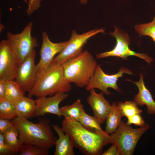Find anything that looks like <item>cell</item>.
<instances>
[{"label": "cell", "instance_id": "cell-18", "mask_svg": "<svg viewBox=\"0 0 155 155\" xmlns=\"http://www.w3.org/2000/svg\"><path fill=\"white\" fill-rule=\"evenodd\" d=\"M112 105V108L107 117L105 128V131L111 134L116 131L123 117L116 102H113Z\"/></svg>", "mask_w": 155, "mask_h": 155}, {"label": "cell", "instance_id": "cell-28", "mask_svg": "<svg viewBox=\"0 0 155 155\" xmlns=\"http://www.w3.org/2000/svg\"><path fill=\"white\" fill-rule=\"evenodd\" d=\"M15 154L5 141L3 134L0 133V155Z\"/></svg>", "mask_w": 155, "mask_h": 155}, {"label": "cell", "instance_id": "cell-7", "mask_svg": "<svg viewBox=\"0 0 155 155\" xmlns=\"http://www.w3.org/2000/svg\"><path fill=\"white\" fill-rule=\"evenodd\" d=\"M114 28L115 31L109 34L116 39L115 46L111 51L97 54L96 58L101 59L109 57H116L126 60L128 57L134 56L144 59L150 65L153 61L152 58L146 54L136 53L131 50L129 47L130 42L128 34L117 26H114Z\"/></svg>", "mask_w": 155, "mask_h": 155}, {"label": "cell", "instance_id": "cell-10", "mask_svg": "<svg viewBox=\"0 0 155 155\" xmlns=\"http://www.w3.org/2000/svg\"><path fill=\"white\" fill-rule=\"evenodd\" d=\"M19 59L12 44L7 40L0 42V79L14 80L20 65Z\"/></svg>", "mask_w": 155, "mask_h": 155}, {"label": "cell", "instance_id": "cell-20", "mask_svg": "<svg viewBox=\"0 0 155 155\" xmlns=\"http://www.w3.org/2000/svg\"><path fill=\"white\" fill-rule=\"evenodd\" d=\"M19 134L13 124L3 134L5 141L15 154L18 153L22 145L18 137Z\"/></svg>", "mask_w": 155, "mask_h": 155}, {"label": "cell", "instance_id": "cell-5", "mask_svg": "<svg viewBox=\"0 0 155 155\" xmlns=\"http://www.w3.org/2000/svg\"><path fill=\"white\" fill-rule=\"evenodd\" d=\"M150 127L146 123L142 127L133 128L121 120L116 131L110 135L109 144L117 145L120 155H133L140 139Z\"/></svg>", "mask_w": 155, "mask_h": 155}, {"label": "cell", "instance_id": "cell-6", "mask_svg": "<svg viewBox=\"0 0 155 155\" xmlns=\"http://www.w3.org/2000/svg\"><path fill=\"white\" fill-rule=\"evenodd\" d=\"M105 29H95L82 34H78L75 30L64 49L53 59L52 62L60 65L78 56L82 52L83 47L91 37L100 33H103Z\"/></svg>", "mask_w": 155, "mask_h": 155}, {"label": "cell", "instance_id": "cell-23", "mask_svg": "<svg viewBox=\"0 0 155 155\" xmlns=\"http://www.w3.org/2000/svg\"><path fill=\"white\" fill-rule=\"evenodd\" d=\"M116 103L123 116L127 118L135 114L141 115L142 113V110L139 109L134 101L117 102Z\"/></svg>", "mask_w": 155, "mask_h": 155}, {"label": "cell", "instance_id": "cell-14", "mask_svg": "<svg viewBox=\"0 0 155 155\" xmlns=\"http://www.w3.org/2000/svg\"><path fill=\"white\" fill-rule=\"evenodd\" d=\"M90 91L87 102L93 112L94 116L101 124L106 121L112 105L105 99L102 92L98 94L94 89Z\"/></svg>", "mask_w": 155, "mask_h": 155}, {"label": "cell", "instance_id": "cell-19", "mask_svg": "<svg viewBox=\"0 0 155 155\" xmlns=\"http://www.w3.org/2000/svg\"><path fill=\"white\" fill-rule=\"evenodd\" d=\"M61 116L65 118L70 119L79 122L84 111V106L80 99L77 100L71 105L65 106L60 108Z\"/></svg>", "mask_w": 155, "mask_h": 155}, {"label": "cell", "instance_id": "cell-1", "mask_svg": "<svg viewBox=\"0 0 155 155\" xmlns=\"http://www.w3.org/2000/svg\"><path fill=\"white\" fill-rule=\"evenodd\" d=\"M61 128L69 136L74 147L86 155H99L109 144L108 133H98L87 129L78 121L67 118L63 121Z\"/></svg>", "mask_w": 155, "mask_h": 155}, {"label": "cell", "instance_id": "cell-26", "mask_svg": "<svg viewBox=\"0 0 155 155\" xmlns=\"http://www.w3.org/2000/svg\"><path fill=\"white\" fill-rule=\"evenodd\" d=\"M134 28L139 34L140 36H150L155 43V15L152 22L136 25L134 26Z\"/></svg>", "mask_w": 155, "mask_h": 155}, {"label": "cell", "instance_id": "cell-24", "mask_svg": "<svg viewBox=\"0 0 155 155\" xmlns=\"http://www.w3.org/2000/svg\"><path fill=\"white\" fill-rule=\"evenodd\" d=\"M17 117L13 103L6 99L0 101V118L11 120Z\"/></svg>", "mask_w": 155, "mask_h": 155}, {"label": "cell", "instance_id": "cell-31", "mask_svg": "<svg viewBox=\"0 0 155 155\" xmlns=\"http://www.w3.org/2000/svg\"><path fill=\"white\" fill-rule=\"evenodd\" d=\"M112 145L106 151L102 152V155H120L117 145L115 144Z\"/></svg>", "mask_w": 155, "mask_h": 155}, {"label": "cell", "instance_id": "cell-4", "mask_svg": "<svg viewBox=\"0 0 155 155\" xmlns=\"http://www.w3.org/2000/svg\"><path fill=\"white\" fill-rule=\"evenodd\" d=\"M97 63L92 54L85 50L61 65L65 78L80 88L86 87L93 75Z\"/></svg>", "mask_w": 155, "mask_h": 155}, {"label": "cell", "instance_id": "cell-33", "mask_svg": "<svg viewBox=\"0 0 155 155\" xmlns=\"http://www.w3.org/2000/svg\"><path fill=\"white\" fill-rule=\"evenodd\" d=\"M80 2L82 4H86L87 2V0H80Z\"/></svg>", "mask_w": 155, "mask_h": 155}, {"label": "cell", "instance_id": "cell-8", "mask_svg": "<svg viewBox=\"0 0 155 155\" xmlns=\"http://www.w3.org/2000/svg\"><path fill=\"white\" fill-rule=\"evenodd\" d=\"M33 25V22H30L20 33L14 34L8 32L7 34V39L16 51L20 64L35 48L39 46L37 39L31 35Z\"/></svg>", "mask_w": 155, "mask_h": 155}, {"label": "cell", "instance_id": "cell-12", "mask_svg": "<svg viewBox=\"0 0 155 155\" xmlns=\"http://www.w3.org/2000/svg\"><path fill=\"white\" fill-rule=\"evenodd\" d=\"M42 42L40 51V58L36 65L37 73L46 69L52 62L55 55L60 53L67 45L68 40L53 43L49 39L47 32L42 33Z\"/></svg>", "mask_w": 155, "mask_h": 155}, {"label": "cell", "instance_id": "cell-29", "mask_svg": "<svg viewBox=\"0 0 155 155\" xmlns=\"http://www.w3.org/2000/svg\"><path fill=\"white\" fill-rule=\"evenodd\" d=\"M42 0H28V8L26 13L28 16L31 15L40 7Z\"/></svg>", "mask_w": 155, "mask_h": 155}, {"label": "cell", "instance_id": "cell-3", "mask_svg": "<svg viewBox=\"0 0 155 155\" xmlns=\"http://www.w3.org/2000/svg\"><path fill=\"white\" fill-rule=\"evenodd\" d=\"M11 121L18 130L22 144H32L49 149L55 145V137L48 119L39 118L36 123L18 117Z\"/></svg>", "mask_w": 155, "mask_h": 155}, {"label": "cell", "instance_id": "cell-16", "mask_svg": "<svg viewBox=\"0 0 155 155\" xmlns=\"http://www.w3.org/2000/svg\"><path fill=\"white\" fill-rule=\"evenodd\" d=\"M59 137L56 140L54 155H74L73 144L69 135L58 125H52Z\"/></svg>", "mask_w": 155, "mask_h": 155}, {"label": "cell", "instance_id": "cell-32", "mask_svg": "<svg viewBox=\"0 0 155 155\" xmlns=\"http://www.w3.org/2000/svg\"><path fill=\"white\" fill-rule=\"evenodd\" d=\"M6 99L5 97V80L0 79V101Z\"/></svg>", "mask_w": 155, "mask_h": 155}, {"label": "cell", "instance_id": "cell-9", "mask_svg": "<svg viewBox=\"0 0 155 155\" xmlns=\"http://www.w3.org/2000/svg\"><path fill=\"white\" fill-rule=\"evenodd\" d=\"M124 73L133 74L129 69L124 67H121L119 72L115 74H107L103 71L100 65L97 64L93 75L86 87V89L89 91L92 89H98L107 95L111 94L108 90L109 88L121 92L117 82L118 78L122 77Z\"/></svg>", "mask_w": 155, "mask_h": 155}, {"label": "cell", "instance_id": "cell-2", "mask_svg": "<svg viewBox=\"0 0 155 155\" xmlns=\"http://www.w3.org/2000/svg\"><path fill=\"white\" fill-rule=\"evenodd\" d=\"M71 88L61 65L52 62L46 68L37 73L34 86L28 96L37 98L50 96L59 93H68Z\"/></svg>", "mask_w": 155, "mask_h": 155}, {"label": "cell", "instance_id": "cell-11", "mask_svg": "<svg viewBox=\"0 0 155 155\" xmlns=\"http://www.w3.org/2000/svg\"><path fill=\"white\" fill-rule=\"evenodd\" d=\"M36 55L34 49L19 65L14 80L25 92H29L35 82L37 73L35 63Z\"/></svg>", "mask_w": 155, "mask_h": 155}, {"label": "cell", "instance_id": "cell-13", "mask_svg": "<svg viewBox=\"0 0 155 155\" xmlns=\"http://www.w3.org/2000/svg\"><path fill=\"white\" fill-rule=\"evenodd\" d=\"M68 96V93H59L49 97L37 98L34 100L36 104L34 117H37L43 116L46 114L51 113L61 117L59 104Z\"/></svg>", "mask_w": 155, "mask_h": 155}, {"label": "cell", "instance_id": "cell-30", "mask_svg": "<svg viewBox=\"0 0 155 155\" xmlns=\"http://www.w3.org/2000/svg\"><path fill=\"white\" fill-rule=\"evenodd\" d=\"M13 125L11 120L0 118V133L3 134Z\"/></svg>", "mask_w": 155, "mask_h": 155}, {"label": "cell", "instance_id": "cell-34", "mask_svg": "<svg viewBox=\"0 0 155 155\" xmlns=\"http://www.w3.org/2000/svg\"><path fill=\"white\" fill-rule=\"evenodd\" d=\"M23 0L24 2L26 3H27V0Z\"/></svg>", "mask_w": 155, "mask_h": 155}, {"label": "cell", "instance_id": "cell-25", "mask_svg": "<svg viewBox=\"0 0 155 155\" xmlns=\"http://www.w3.org/2000/svg\"><path fill=\"white\" fill-rule=\"evenodd\" d=\"M18 154L19 155H48L49 149L37 146L23 144Z\"/></svg>", "mask_w": 155, "mask_h": 155}, {"label": "cell", "instance_id": "cell-21", "mask_svg": "<svg viewBox=\"0 0 155 155\" xmlns=\"http://www.w3.org/2000/svg\"><path fill=\"white\" fill-rule=\"evenodd\" d=\"M25 92L15 80H5V97L13 103L24 96Z\"/></svg>", "mask_w": 155, "mask_h": 155}, {"label": "cell", "instance_id": "cell-22", "mask_svg": "<svg viewBox=\"0 0 155 155\" xmlns=\"http://www.w3.org/2000/svg\"><path fill=\"white\" fill-rule=\"evenodd\" d=\"M79 122L86 128L94 131L103 134L108 133L102 129L101 124L94 116L88 115L85 111L83 113Z\"/></svg>", "mask_w": 155, "mask_h": 155}, {"label": "cell", "instance_id": "cell-27", "mask_svg": "<svg viewBox=\"0 0 155 155\" xmlns=\"http://www.w3.org/2000/svg\"><path fill=\"white\" fill-rule=\"evenodd\" d=\"M127 121L126 123L129 125L134 124L140 127L143 126L146 123L141 115L135 114L127 118Z\"/></svg>", "mask_w": 155, "mask_h": 155}, {"label": "cell", "instance_id": "cell-17", "mask_svg": "<svg viewBox=\"0 0 155 155\" xmlns=\"http://www.w3.org/2000/svg\"><path fill=\"white\" fill-rule=\"evenodd\" d=\"M13 103L17 117L26 119L34 117L36 104L31 98L25 96Z\"/></svg>", "mask_w": 155, "mask_h": 155}, {"label": "cell", "instance_id": "cell-15", "mask_svg": "<svg viewBox=\"0 0 155 155\" xmlns=\"http://www.w3.org/2000/svg\"><path fill=\"white\" fill-rule=\"evenodd\" d=\"M138 81L134 82L129 80L135 84L137 86L139 91L134 98V101L138 105L147 106V113L149 115L155 114V102L149 90L146 87L144 80V76L141 73Z\"/></svg>", "mask_w": 155, "mask_h": 155}]
</instances>
